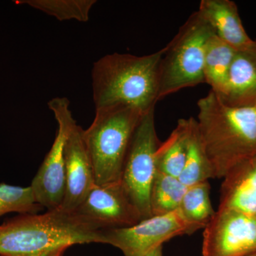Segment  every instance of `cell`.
<instances>
[{
  "mask_svg": "<svg viewBox=\"0 0 256 256\" xmlns=\"http://www.w3.org/2000/svg\"><path fill=\"white\" fill-rule=\"evenodd\" d=\"M245 256H256V250H254V252H250V254H248V255Z\"/></svg>",
  "mask_w": 256,
  "mask_h": 256,
  "instance_id": "24",
  "label": "cell"
},
{
  "mask_svg": "<svg viewBox=\"0 0 256 256\" xmlns=\"http://www.w3.org/2000/svg\"><path fill=\"white\" fill-rule=\"evenodd\" d=\"M193 120L180 119L169 138L160 143L156 154V171L176 178L180 176L188 154Z\"/></svg>",
  "mask_w": 256,
  "mask_h": 256,
  "instance_id": "15",
  "label": "cell"
},
{
  "mask_svg": "<svg viewBox=\"0 0 256 256\" xmlns=\"http://www.w3.org/2000/svg\"><path fill=\"white\" fill-rule=\"evenodd\" d=\"M58 124L52 148L45 156L30 186L37 202L47 210L60 208L65 194L66 143L76 124L70 110V102L66 98H55L48 102Z\"/></svg>",
  "mask_w": 256,
  "mask_h": 256,
  "instance_id": "7",
  "label": "cell"
},
{
  "mask_svg": "<svg viewBox=\"0 0 256 256\" xmlns=\"http://www.w3.org/2000/svg\"><path fill=\"white\" fill-rule=\"evenodd\" d=\"M186 188L180 178L156 171L150 196L152 216L178 210Z\"/></svg>",
  "mask_w": 256,
  "mask_h": 256,
  "instance_id": "17",
  "label": "cell"
},
{
  "mask_svg": "<svg viewBox=\"0 0 256 256\" xmlns=\"http://www.w3.org/2000/svg\"><path fill=\"white\" fill-rule=\"evenodd\" d=\"M92 242L104 244L102 230L60 208L18 216L0 225V256H45Z\"/></svg>",
  "mask_w": 256,
  "mask_h": 256,
  "instance_id": "3",
  "label": "cell"
},
{
  "mask_svg": "<svg viewBox=\"0 0 256 256\" xmlns=\"http://www.w3.org/2000/svg\"><path fill=\"white\" fill-rule=\"evenodd\" d=\"M144 114L118 106L96 110L84 138L94 168L96 184L120 181L131 141Z\"/></svg>",
  "mask_w": 256,
  "mask_h": 256,
  "instance_id": "4",
  "label": "cell"
},
{
  "mask_svg": "<svg viewBox=\"0 0 256 256\" xmlns=\"http://www.w3.org/2000/svg\"><path fill=\"white\" fill-rule=\"evenodd\" d=\"M196 124L214 178L256 153V106L234 107L212 90L197 102Z\"/></svg>",
  "mask_w": 256,
  "mask_h": 256,
  "instance_id": "2",
  "label": "cell"
},
{
  "mask_svg": "<svg viewBox=\"0 0 256 256\" xmlns=\"http://www.w3.org/2000/svg\"><path fill=\"white\" fill-rule=\"evenodd\" d=\"M213 34L210 25L195 12L163 48L159 67V100L182 89L205 82V53Z\"/></svg>",
  "mask_w": 256,
  "mask_h": 256,
  "instance_id": "5",
  "label": "cell"
},
{
  "mask_svg": "<svg viewBox=\"0 0 256 256\" xmlns=\"http://www.w3.org/2000/svg\"><path fill=\"white\" fill-rule=\"evenodd\" d=\"M37 202L31 186L22 188L0 184V216L6 214H34L43 210Z\"/></svg>",
  "mask_w": 256,
  "mask_h": 256,
  "instance_id": "21",
  "label": "cell"
},
{
  "mask_svg": "<svg viewBox=\"0 0 256 256\" xmlns=\"http://www.w3.org/2000/svg\"><path fill=\"white\" fill-rule=\"evenodd\" d=\"M236 50L215 34L208 40L205 53L204 76L210 90L223 95Z\"/></svg>",
  "mask_w": 256,
  "mask_h": 256,
  "instance_id": "16",
  "label": "cell"
},
{
  "mask_svg": "<svg viewBox=\"0 0 256 256\" xmlns=\"http://www.w3.org/2000/svg\"><path fill=\"white\" fill-rule=\"evenodd\" d=\"M198 13L210 25L216 36L236 50L252 46L239 14L238 6L230 0H202Z\"/></svg>",
  "mask_w": 256,
  "mask_h": 256,
  "instance_id": "14",
  "label": "cell"
},
{
  "mask_svg": "<svg viewBox=\"0 0 256 256\" xmlns=\"http://www.w3.org/2000/svg\"><path fill=\"white\" fill-rule=\"evenodd\" d=\"M218 98L234 107L256 106V40L236 52L225 90Z\"/></svg>",
  "mask_w": 256,
  "mask_h": 256,
  "instance_id": "13",
  "label": "cell"
},
{
  "mask_svg": "<svg viewBox=\"0 0 256 256\" xmlns=\"http://www.w3.org/2000/svg\"><path fill=\"white\" fill-rule=\"evenodd\" d=\"M178 178L188 188L214 178L213 169L204 149L194 118L188 138L186 161Z\"/></svg>",
  "mask_w": 256,
  "mask_h": 256,
  "instance_id": "18",
  "label": "cell"
},
{
  "mask_svg": "<svg viewBox=\"0 0 256 256\" xmlns=\"http://www.w3.org/2000/svg\"><path fill=\"white\" fill-rule=\"evenodd\" d=\"M202 229L184 218L180 210L153 216L124 228L102 230L104 244L118 248L124 256H144L152 249L178 236L190 235Z\"/></svg>",
  "mask_w": 256,
  "mask_h": 256,
  "instance_id": "8",
  "label": "cell"
},
{
  "mask_svg": "<svg viewBox=\"0 0 256 256\" xmlns=\"http://www.w3.org/2000/svg\"><path fill=\"white\" fill-rule=\"evenodd\" d=\"M18 4H26L56 18L60 21L77 20L86 22L96 0H20Z\"/></svg>",
  "mask_w": 256,
  "mask_h": 256,
  "instance_id": "20",
  "label": "cell"
},
{
  "mask_svg": "<svg viewBox=\"0 0 256 256\" xmlns=\"http://www.w3.org/2000/svg\"><path fill=\"white\" fill-rule=\"evenodd\" d=\"M164 50L142 56L114 53L104 56L92 69L96 110L122 106L142 114L154 110L159 90V67Z\"/></svg>",
  "mask_w": 256,
  "mask_h": 256,
  "instance_id": "1",
  "label": "cell"
},
{
  "mask_svg": "<svg viewBox=\"0 0 256 256\" xmlns=\"http://www.w3.org/2000/svg\"><path fill=\"white\" fill-rule=\"evenodd\" d=\"M74 213L100 230L131 226L142 220L120 181L96 185Z\"/></svg>",
  "mask_w": 256,
  "mask_h": 256,
  "instance_id": "10",
  "label": "cell"
},
{
  "mask_svg": "<svg viewBox=\"0 0 256 256\" xmlns=\"http://www.w3.org/2000/svg\"><path fill=\"white\" fill-rule=\"evenodd\" d=\"M66 250V249H60V250H56V252H52V254L45 256H62Z\"/></svg>",
  "mask_w": 256,
  "mask_h": 256,
  "instance_id": "23",
  "label": "cell"
},
{
  "mask_svg": "<svg viewBox=\"0 0 256 256\" xmlns=\"http://www.w3.org/2000/svg\"><path fill=\"white\" fill-rule=\"evenodd\" d=\"M156 136L154 110L144 114L131 141L122 168L120 182L142 220L152 216L150 196L156 174Z\"/></svg>",
  "mask_w": 256,
  "mask_h": 256,
  "instance_id": "6",
  "label": "cell"
},
{
  "mask_svg": "<svg viewBox=\"0 0 256 256\" xmlns=\"http://www.w3.org/2000/svg\"><path fill=\"white\" fill-rule=\"evenodd\" d=\"M162 248L163 246H160L148 252L144 256H163Z\"/></svg>",
  "mask_w": 256,
  "mask_h": 256,
  "instance_id": "22",
  "label": "cell"
},
{
  "mask_svg": "<svg viewBox=\"0 0 256 256\" xmlns=\"http://www.w3.org/2000/svg\"><path fill=\"white\" fill-rule=\"evenodd\" d=\"M178 210L185 220L204 228L216 213L210 202L208 182L188 186Z\"/></svg>",
  "mask_w": 256,
  "mask_h": 256,
  "instance_id": "19",
  "label": "cell"
},
{
  "mask_svg": "<svg viewBox=\"0 0 256 256\" xmlns=\"http://www.w3.org/2000/svg\"><path fill=\"white\" fill-rule=\"evenodd\" d=\"M223 178L220 207L256 218V153L232 166Z\"/></svg>",
  "mask_w": 256,
  "mask_h": 256,
  "instance_id": "12",
  "label": "cell"
},
{
  "mask_svg": "<svg viewBox=\"0 0 256 256\" xmlns=\"http://www.w3.org/2000/svg\"><path fill=\"white\" fill-rule=\"evenodd\" d=\"M84 130L76 124L66 143L65 194L60 210L67 213H74L96 185L92 160L84 141Z\"/></svg>",
  "mask_w": 256,
  "mask_h": 256,
  "instance_id": "11",
  "label": "cell"
},
{
  "mask_svg": "<svg viewBox=\"0 0 256 256\" xmlns=\"http://www.w3.org/2000/svg\"><path fill=\"white\" fill-rule=\"evenodd\" d=\"M256 250V218L218 207L204 228L203 256H245Z\"/></svg>",
  "mask_w": 256,
  "mask_h": 256,
  "instance_id": "9",
  "label": "cell"
}]
</instances>
